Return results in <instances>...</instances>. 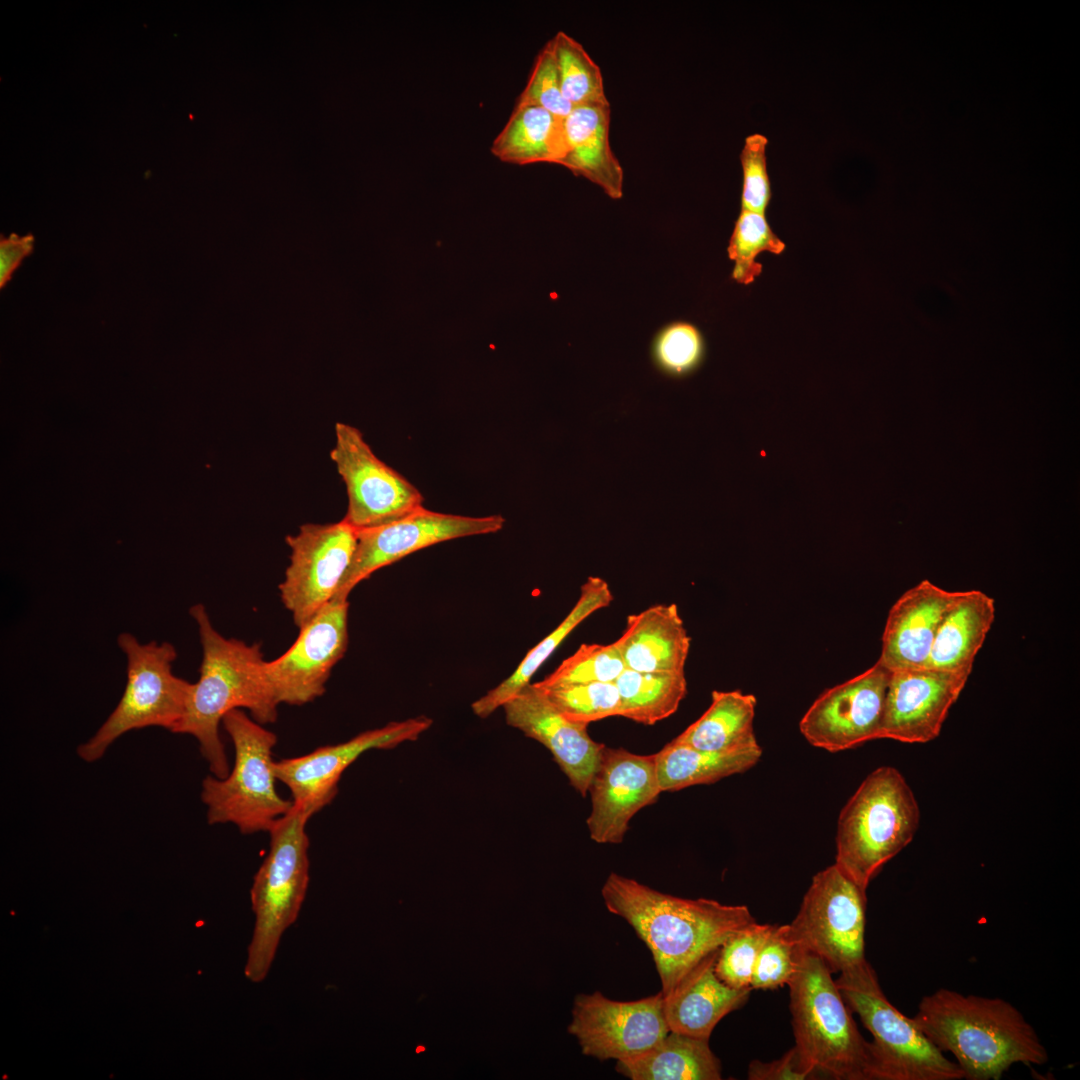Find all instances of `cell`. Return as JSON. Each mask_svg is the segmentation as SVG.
<instances>
[{"instance_id": "cell-23", "label": "cell", "mask_w": 1080, "mask_h": 1080, "mask_svg": "<svg viewBox=\"0 0 1080 1080\" xmlns=\"http://www.w3.org/2000/svg\"><path fill=\"white\" fill-rule=\"evenodd\" d=\"M691 639L677 605L657 604L626 619L614 641L625 667L638 672H684Z\"/></svg>"}, {"instance_id": "cell-30", "label": "cell", "mask_w": 1080, "mask_h": 1080, "mask_svg": "<svg viewBox=\"0 0 1080 1080\" xmlns=\"http://www.w3.org/2000/svg\"><path fill=\"white\" fill-rule=\"evenodd\" d=\"M762 756L759 745L729 751H702L671 740L656 753L660 788L677 791L711 784L755 766Z\"/></svg>"}, {"instance_id": "cell-29", "label": "cell", "mask_w": 1080, "mask_h": 1080, "mask_svg": "<svg viewBox=\"0 0 1080 1080\" xmlns=\"http://www.w3.org/2000/svg\"><path fill=\"white\" fill-rule=\"evenodd\" d=\"M491 152L516 165L558 164L565 153L563 119L539 106L516 103Z\"/></svg>"}, {"instance_id": "cell-25", "label": "cell", "mask_w": 1080, "mask_h": 1080, "mask_svg": "<svg viewBox=\"0 0 1080 1080\" xmlns=\"http://www.w3.org/2000/svg\"><path fill=\"white\" fill-rule=\"evenodd\" d=\"M995 612L993 597L980 590L962 591L938 628L925 667L971 673Z\"/></svg>"}, {"instance_id": "cell-39", "label": "cell", "mask_w": 1080, "mask_h": 1080, "mask_svg": "<svg viewBox=\"0 0 1080 1080\" xmlns=\"http://www.w3.org/2000/svg\"><path fill=\"white\" fill-rule=\"evenodd\" d=\"M516 103L539 106L559 118H565L573 106L565 100L554 54L548 41L538 53L529 79Z\"/></svg>"}, {"instance_id": "cell-22", "label": "cell", "mask_w": 1080, "mask_h": 1080, "mask_svg": "<svg viewBox=\"0 0 1080 1080\" xmlns=\"http://www.w3.org/2000/svg\"><path fill=\"white\" fill-rule=\"evenodd\" d=\"M718 952L704 957L671 993L663 996L670 1031L709 1039L718 1022L747 1001L750 987L733 988L716 975Z\"/></svg>"}, {"instance_id": "cell-5", "label": "cell", "mask_w": 1080, "mask_h": 1080, "mask_svg": "<svg viewBox=\"0 0 1080 1080\" xmlns=\"http://www.w3.org/2000/svg\"><path fill=\"white\" fill-rule=\"evenodd\" d=\"M920 810L913 791L894 767L873 770L840 812L835 864L867 890L882 867L913 839Z\"/></svg>"}, {"instance_id": "cell-2", "label": "cell", "mask_w": 1080, "mask_h": 1080, "mask_svg": "<svg viewBox=\"0 0 1080 1080\" xmlns=\"http://www.w3.org/2000/svg\"><path fill=\"white\" fill-rule=\"evenodd\" d=\"M914 1022L968 1080H998L1014 1064L1043 1065L1048 1052L1010 1002L940 988L924 996Z\"/></svg>"}, {"instance_id": "cell-19", "label": "cell", "mask_w": 1080, "mask_h": 1080, "mask_svg": "<svg viewBox=\"0 0 1080 1080\" xmlns=\"http://www.w3.org/2000/svg\"><path fill=\"white\" fill-rule=\"evenodd\" d=\"M970 674L926 667L891 671L880 739L903 743L934 740Z\"/></svg>"}, {"instance_id": "cell-24", "label": "cell", "mask_w": 1080, "mask_h": 1080, "mask_svg": "<svg viewBox=\"0 0 1080 1080\" xmlns=\"http://www.w3.org/2000/svg\"><path fill=\"white\" fill-rule=\"evenodd\" d=\"M609 129L610 105L574 106L563 118L565 153L558 164L619 199L624 173L611 149Z\"/></svg>"}, {"instance_id": "cell-4", "label": "cell", "mask_w": 1080, "mask_h": 1080, "mask_svg": "<svg viewBox=\"0 0 1080 1080\" xmlns=\"http://www.w3.org/2000/svg\"><path fill=\"white\" fill-rule=\"evenodd\" d=\"M788 982L797 1049L811 1070L837 1080H868L869 1042L857 1028L832 972L817 955L795 948Z\"/></svg>"}, {"instance_id": "cell-13", "label": "cell", "mask_w": 1080, "mask_h": 1080, "mask_svg": "<svg viewBox=\"0 0 1080 1080\" xmlns=\"http://www.w3.org/2000/svg\"><path fill=\"white\" fill-rule=\"evenodd\" d=\"M582 1053L604 1061H628L656 1046L669 1032L661 992L635 1001H615L601 992L575 998L568 1027Z\"/></svg>"}, {"instance_id": "cell-32", "label": "cell", "mask_w": 1080, "mask_h": 1080, "mask_svg": "<svg viewBox=\"0 0 1080 1080\" xmlns=\"http://www.w3.org/2000/svg\"><path fill=\"white\" fill-rule=\"evenodd\" d=\"M549 42L565 100L573 107L609 105L600 67L584 47L563 31L557 32Z\"/></svg>"}, {"instance_id": "cell-12", "label": "cell", "mask_w": 1080, "mask_h": 1080, "mask_svg": "<svg viewBox=\"0 0 1080 1080\" xmlns=\"http://www.w3.org/2000/svg\"><path fill=\"white\" fill-rule=\"evenodd\" d=\"M286 543L291 554L280 597L301 628L334 599L353 559L357 530L343 519L307 523L288 535Z\"/></svg>"}, {"instance_id": "cell-15", "label": "cell", "mask_w": 1080, "mask_h": 1080, "mask_svg": "<svg viewBox=\"0 0 1080 1080\" xmlns=\"http://www.w3.org/2000/svg\"><path fill=\"white\" fill-rule=\"evenodd\" d=\"M348 600L333 599L299 628L282 655L264 672L278 704L301 706L322 696L333 667L348 645Z\"/></svg>"}, {"instance_id": "cell-28", "label": "cell", "mask_w": 1080, "mask_h": 1080, "mask_svg": "<svg viewBox=\"0 0 1080 1080\" xmlns=\"http://www.w3.org/2000/svg\"><path fill=\"white\" fill-rule=\"evenodd\" d=\"M708 709L673 739L702 751H729L759 745L754 733L756 698L739 690L713 691Z\"/></svg>"}, {"instance_id": "cell-11", "label": "cell", "mask_w": 1080, "mask_h": 1080, "mask_svg": "<svg viewBox=\"0 0 1080 1080\" xmlns=\"http://www.w3.org/2000/svg\"><path fill=\"white\" fill-rule=\"evenodd\" d=\"M330 458L346 485L343 520L357 531L386 525L423 508L421 492L380 460L356 427L338 422Z\"/></svg>"}, {"instance_id": "cell-16", "label": "cell", "mask_w": 1080, "mask_h": 1080, "mask_svg": "<svg viewBox=\"0 0 1080 1080\" xmlns=\"http://www.w3.org/2000/svg\"><path fill=\"white\" fill-rule=\"evenodd\" d=\"M891 671L877 661L863 673L824 691L799 723L812 746L839 752L880 739Z\"/></svg>"}, {"instance_id": "cell-1", "label": "cell", "mask_w": 1080, "mask_h": 1080, "mask_svg": "<svg viewBox=\"0 0 1080 1080\" xmlns=\"http://www.w3.org/2000/svg\"><path fill=\"white\" fill-rule=\"evenodd\" d=\"M606 908L623 918L647 945L663 996L735 931L755 922L745 905L685 899L611 873L601 890Z\"/></svg>"}, {"instance_id": "cell-18", "label": "cell", "mask_w": 1080, "mask_h": 1080, "mask_svg": "<svg viewBox=\"0 0 1080 1080\" xmlns=\"http://www.w3.org/2000/svg\"><path fill=\"white\" fill-rule=\"evenodd\" d=\"M661 792L656 753L640 755L604 746L588 790L590 838L600 844L621 843L630 820L655 803Z\"/></svg>"}, {"instance_id": "cell-6", "label": "cell", "mask_w": 1080, "mask_h": 1080, "mask_svg": "<svg viewBox=\"0 0 1080 1080\" xmlns=\"http://www.w3.org/2000/svg\"><path fill=\"white\" fill-rule=\"evenodd\" d=\"M312 816L293 803L268 832L269 851L250 890L255 924L244 973L254 983L266 978L282 934L296 921L305 899L310 867L306 825Z\"/></svg>"}, {"instance_id": "cell-17", "label": "cell", "mask_w": 1080, "mask_h": 1080, "mask_svg": "<svg viewBox=\"0 0 1080 1080\" xmlns=\"http://www.w3.org/2000/svg\"><path fill=\"white\" fill-rule=\"evenodd\" d=\"M432 725V719L418 716L358 734L352 739L326 745L292 758L274 761L276 779L290 790L292 801L312 815L336 796L343 772L364 752L389 749L416 740Z\"/></svg>"}, {"instance_id": "cell-3", "label": "cell", "mask_w": 1080, "mask_h": 1080, "mask_svg": "<svg viewBox=\"0 0 1080 1080\" xmlns=\"http://www.w3.org/2000/svg\"><path fill=\"white\" fill-rule=\"evenodd\" d=\"M189 613L198 626L202 662L186 711L173 733L193 736L213 776L225 778L230 770L219 734L224 716L234 709H247L257 722L273 723L279 704L265 676L260 644L225 638L202 604L192 606Z\"/></svg>"}, {"instance_id": "cell-33", "label": "cell", "mask_w": 1080, "mask_h": 1080, "mask_svg": "<svg viewBox=\"0 0 1080 1080\" xmlns=\"http://www.w3.org/2000/svg\"><path fill=\"white\" fill-rule=\"evenodd\" d=\"M785 247L765 214L741 209L728 246V256L734 261L732 279L743 285L753 283L762 272V264L756 262V257L764 251L779 255Z\"/></svg>"}, {"instance_id": "cell-38", "label": "cell", "mask_w": 1080, "mask_h": 1080, "mask_svg": "<svg viewBox=\"0 0 1080 1080\" xmlns=\"http://www.w3.org/2000/svg\"><path fill=\"white\" fill-rule=\"evenodd\" d=\"M795 948L789 924L774 925L757 956L751 988L775 989L787 985L795 970Z\"/></svg>"}, {"instance_id": "cell-36", "label": "cell", "mask_w": 1080, "mask_h": 1080, "mask_svg": "<svg viewBox=\"0 0 1080 1080\" xmlns=\"http://www.w3.org/2000/svg\"><path fill=\"white\" fill-rule=\"evenodd\" d=\"M774 925L752 922L731 934L720 946L715 973L733 988L750 987L759 951ZM752 989V988H751Z\"/></svg>"}, {"instance_id": "cell-27", "label": "cell", "mask_w": 1080, "mask_h": 1080, "mask_svg": "<svg viewBox=\"0 0 1080 1080\" xmlns=\"http://www.w3.org/2000/svg\"><path fill=\"white\" fill-rule=\"evenodd\" d=\"M616 1071L632 1080H719L721 1063L709 1039L670 1031L656 1046L628 1061H617Z\"/></svg>"}, {"instance_id": "cell-26", "label": "cell", "mask_w": 1080, "mask_h": 1080, "mask_svg": "<svg viewBox=\"0 0 1080 1080\" xmlns=\"http://www.w3.org/2000/svg\"><path fill=\"white\" fill-rule=\"evenodd\" d=\"M612 601L609 584L600 577H589L581 585L580 596L563 621L526 654L508 678L472 703L474 714L486 718L513 698L530 683L540 666L581 622Z\"/></svg>"}, {"instance_id": "cell-9", "label": "cell", "mask_w": 1080, "mask_h": 1080, "mask_svg": "<svg viewBox=\"0 0 1080 1080\" xmlns=\"http://www.w3.org/2000/svg\"><path fill=\"white\" fill-rule=\"evenodd\" d=\"M127 659V682L123 695L101 727L77 749L86 762L100 759L123 734L158 726L173 732L182 719L193 683L176 676L172 666L177 657L169 642L140 643L131 633L117 637Z\"/></svg>"}, {"instance_id": "cell-37", "label": "cell", "mask_w": 1080, "mask_h": 1080, "mask_svg": "<svg viewBox=\"0 0 1080 1080\" xmlns=\"http://www.w3.org/2000/svg\"><path fill=\"white\" fill-rule=\"evenodd\" d=\"M703 354L704 342L699 330L684 322L665 327L656 337L653 346L658 367L674 376L693 371L700 364Z\"/></svg>"}, {"instance_id": "cell-20", "label": "cell", "mask_w": 1080, "mask_h": 1080, "mask_svg": "<svg viewBox=\"0 0 1080 1080\" xmlns=\"http://www.w3.org/2000/svg\"><path fill=\"white\" fill-rule=\"evenodd\" d=\"M502 707L507 724L543 744L571 786L585 797L605 746L589 736L587 725L564 717L535 683Z\"/></svg>"}, {"instance_id": "cell-7", "label": "cell", "mask_w": 1080, "mask_h": 1080, "mask_svg": "<svg viewBox=\"0 0 1080 1080\" xmlns=\"http://www.w3.org/2000/svg\"><path fill=\"white\" fill-rule=\"evenodd\" d=\"M851 1012L871 1033L868 1080H960L964 1073L887 999L870 963L839 973L835 980Z\"/></svg>"}, {"instance_id": "cell-14", "label": "cell", "mask_w": 1080, "mask_h": 1080, "mask_svg": "<svg viewBox=\"0 0 1080 1080\" xmlns=\"http://www.w3.org/2000/svg\"><path fill=\"white\" fill-rule=\"evenodd\" d=\"M504 523L501 515L471 517L423 507L392 523L359 530L353 559L334 599L347 600L361 581L411 553L452 539L495 533Z\"/></svg>"}, {"instance_id": "cell-10", "label": "cell", "mask_w": 1080, "mask_h": 1080, "mask_svg": "<svg viewBox=\"0 0 1080 1080\" xmlns=\"http://www.w3.org/2000/svg\"><path fill=\"white\" fill-rule=\"evenodd\" d=\"M866 905V890L834 863L813 877L790 935L796 946L840 973L866 960Z\"/></svg>"}, {"instance_id": "cell-34", "label": "cell", "mask_w": 1080, "mask_h": 1080, "mask_svg": "<svg viewBox=\"0 0 1080 1080\" xmlns=\"http://www.w3.org/2000/svg\"><path fill=\"white\" fill-rule=\"evenodd\" d=\"M625 668L614 642L582 644L551 674L536 684L542 688H553L590 682H615Z\"/></svg>"}, {"instance_id": "cell-42", "label": "cell", "mask_w": 1080, "mask_h": 1080, "mask_svg": "<svg viewBox=\"0 0 1080 1080\" xmlns=\"http://www.w3.org/2000/svg\"><path fill=\"white\" fill-rule=\"evenodd\" d=\"M34 238L31 235L11 234L0 241V287L3 288L11 279L22 261L31 254Z\"/></svg>"}, {"instance_id": "cell-41", "label": "cell", "mask_w": 1080, "mask_h": 1080, "mask_svg": "<svg viewBox=\"0 0 1080 1080\" xmlns=\"http://www.w3.org/2000/svg\"><path fill=\"white\" fill-rule=\"evenodd\" d=\"M816 1075L817 1072L803 1063L795 1046L777 1060H753L747 1072L750 1080H805L814 1079Z\"/></svg>"}, {"instance_id": "cell-21", "label": "cell", "mask_w": 1080, "mask_h": 1080, "mask_svg": "<svg viewBox=\"0 0 1080 1080\" xmlns=\"http://www.w3.org/2000/svg\"><path fill=\"white\" fill-rule=\"evenodd\" d=\"M962 591L923 580L889 610L878 661L890 671L925 668L938 628Z\"/></svg>"}, {"instance_id": "cell-31", "label": "cell", "mask_w": 1080, "mask_h": 1080, "mask_svg": "<svg viewBox=\"0 0 1080 1080\" xmlns=\"http://www.w3.org/2000/svg\"><path fill=\"white\" fill-rule=\"evenodd\" d=\"M620 716L653 725L674 714L687 693L684 672L649 673L625 668L615 681Z\"/></svg>"}, {"instance_id": "cell-40", "label": "cell", "mask_w": 1080, "mask_h": 1080, "mask_svg": "<svg viewBox=\"0 0 1080 1080\" xmlns=\"http://www.w3.org/2000/svg\"><path fill=\"white\" fill-rule=\"evenodd\" d=\"M767 138L759 133L745 139L740 154L743 170L741 209L765 214L771 200V186L767 172Z\"/></svg>"}, {"instance_id": "cell-35", "label": "cell", "mask_w": 1080, "mask_h": 1080, "mask_svg": "<svg viewBox=\"0 0 1080 1080\" xmlns=\"http://www.w3.org/2000/svg\"><path fill=\"white\" fill-rule=\"evenodd\" d=\"M539 688L545 692L558 711L572 722L588 726L591 722L620 716L621 713V700L615 682H590Z\"/></svg>"}, {"instance_id": "cell-8", "label": "cell", "mask_w": 1080, "mask_h": 1080, "mask_svg": "<svg viewBox=\"0 0 1080 1080\" xmlns=\"http://www.w3.org/2000/svg\"><path fill=\"white\" fill-rule=\"evenodd\" d=\"M222 724L233 742L235 759L225 778L208 776L202 782L208 823H231L246 835L269 832L293 806L275 787L272 756L277 736L242 709L228 712Z\"/></svg>"}]
</instances>
